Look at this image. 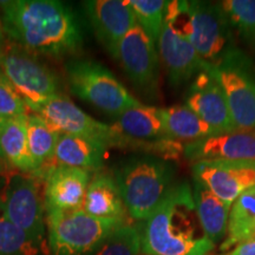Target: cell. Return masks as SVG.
Returning a JSON list of instances; mask_svg holds the SVG:
<instances>
[{"instance_id":"cell-17","label":"cell","mask_w":255,"mask_h":255,"mask_svg":"<svg viewBox=\"0 0 255 255\" xmlns=\"http://www.w3.org/2000/svg\"><path fill=\"white\" fill-rule=\"evenodd\" d=\"M183 152L194 163L218 159H255V129L205 137L188 143Z\"/></svg>"},{"instance_id":"cell-15","label":"cell","mask_w":255,"mask_h":255,"mask_svg":"<svg viewBox=\"0 0 255 255\" xmlns=\"http://www.w3.org/2000/svg\"><path fill=\"white\" fill-rule=\"evenodd\" d=\"M186 105L212 128L214 135L237 130L225 92L208 72L197 73L186 96Z\"/></svg>"},{"instance_id":"cell-28","label":"cell","mask_w":255,"mask_h":255,"mask_svg":"<svg viewBox=\"0 0 255 255\" xmlns=\"http://www.w3.org/2000/svg\"><path fill=\"white\" fill-rule=\"evenodd\" d=\"M136 23L150 37L154 43H157L162 26H163L165 7L164 0H129Z\"/></svg>"},{"instance_id":"cell-1","label":"cell","mask_w":255,"mask_h":255,"mask_svg":"<svg viewBox=\"0 0 255 255\" xmlns=\"http://www.w3.org/2000/svg\"><path fill=\"white\" fill-rule=\"evenodd\" d=\"M5 34L32 55L59 58L77 51L82 34L75 15L56 0L0 1Z\"/></svg>"},{"instance_id":"cell-22","label":"cell","mask_w":255,"mask_h":255,"mask_svg":"<svg viewBox=\"0 0 255 255\" xmlns=\"http://www.w3.org/2000/svg\"><path fill=\"white\" fill-rule=\"evenodd\" d=\"M0 156L20 173H33L27 145V115L0 120Z\"/></svg>"},{"instance_id":"cell-31","label":"cell","mask_w":255,"mask_h":255,"mask_svg":"<svg viewBox=\"0 0 255 255\" xmlns=\"http://www.w3.org/2000/svg\"><path fill=\"white\" fill-rule=\"evenodd\" d=\"M227 255H255V238L238 245Z\"/></svg>"},{"instance_id":"cell-11","label":"cell","mask_w":255,"mask_h":255,"mask_svg":"<svg viewBox=\"0 0 255 255\" xmlns=\"http://www.w3.org/2000/svg\"><path fill=\"white\" fill-rule=\"evenodd\" d=\"M191 19V43L197 55L207 64H215L233 52L231 24L220 4L188 1Z\"/></svg>"},{"instance_id":"cell-10","label":"cell","mask_w":255,"mask_h":255,"mask_svg":"<svg viewBox=\"0 0 255 255\" xmlns=\"http://www.w3.org/2000/svg\"><path fill=\"white\" fill-rule=\"evenodd\" d=\"M39 181L32 174L15 173L7 176L0 189V206L7 219L45 248V207Z\"/></svg>"},{"instance_id":"cell-32","label":"cell","mask_w":255,"mask_h":255,"mask_svg":"<svg viewBox=\"0 0 255 255\" xmlns=\"http://www.w3.org/2000/svg\"><path fill=\"white\" fill-rule=\"evenodd\" d=\"M7 171H8V164L6 163L5 159L0 156V175L7 174Z\"/></svg>"},{"instance_id":"cell-5","label":"cell","mask_w":255,"mask_h":255,"mask_svg":"<svg viewBox=\"0 0 255 255\" xmlns=\"http://www.w3.org/2000/svg\"><path fill=\"white\" fill-rule=\"evenodd\" d=\"M191 19L188 1H168L157 45L169 82L181 85L205 70L206 62L191 43Z\"/></svg>"},{"instance_id":"cell-7","label":"cell","mask_w":255,"mask_h":255,"mask_svg":"<svg viewBox=\"0 0 255 255\" xmlns=\"http://www.w3.org/2000/svg\"><path fill=\"white\" fill-rule=\"evenodd\" d=\"M71 91L104 113L119 116L139 102L100 63L90 59H75L66 64Z\"/></svg>"},{"instance_id":"cell-23","label":"cell","mask_w":255,"mask_h":255,"mask_svg":"<svg viewBox=\"0 0 255 255\" xmlns=\"http://www.w3.org/2000/svg\"><path fill=\"white\" fill-rule=\"evenodd\" d=\"M191 190L201 226L207 237L215 244L221 240L227 232L231 207L214 195L199 178L194 177Z\"/></svg>"},{"instance_id":"cell-12","label":"cell","mask_w":255,"mask_h":255,"mask_svg":"<svg viewBox=\"0 0 255 255\" xmlns=\"http://www.w3.org/2000/svg\"><path fill=\"white\" fill-rule=\"evenodd\" d=\"M194 177L232 207L244 191L255 187V159H218L193 164Z\"/></svg>"},{"instance_id":"cell-21","label":"cell","mask_w":255,"mask_h":255,"mask_svg":"<svg viewBox=\"0 0 255 255\" xmlns=\"http://www.w3.org/2000/svg\"><path fill=\"white\" fill-rule=\"evenodd\" d=\"M105 149L90 139L62 133L56 146L52 168L68 167L97 171L103 165Z\"/></svg>"},{"instance_id":"cell-2","label":"cell","mask_w":255,"mask_h":255,"mask_svg":"<svg viewBox=\"0 0 255 255\" xmlns=\"http://www.w3.org/2000/svg\"><path fill=\"white\" fill-rule=\"evenodd\" d=\"M141 239L144 255H212L215 248L201 226L187 182L171 186L144 220Z\"/></svg>"},{"instance_id":"cell-8","label":"cell","mask_w":255,"mask_h":255,"mask_svg":"<svg viewBox=\"0 0 255 255\" xmlns=\"http://www.w3.org/2000/svg\"><path fill=\"white\" fill-rule=\"evenodd\" d=\"M0 72L26 104L36 111L58 94V79L47 66L21 47L0 49Z\"/></svg>"},{"instance_id":"cell-14","label":"cell","mask_w":255,"mask_h":255,"mask_svg":"<svg viewBox=\"0 0 255 255\" xmlns=\"http://www.w3.org/2000/svg\"><path fill=\"white\" fill-rule=\"evenodd\" d=\"M116 59L136 87L144 90L155 88L158 77V56L155 43L138 24L121 40Z\"/></svg>"},{"instance_id":"cell-4","label":"cell","mask_w":255,"mask_h":255,"mask_svg":"<svg viewBox=\"0 0 255 255\" xmlns=\"http://www.w3.org/2000/svg\"><path fill=\"white\" fill-rule=\"evenodd\" d=\"M36 114L45 119L60 133L83 137L105 148L142 149L158 152L159 155H164L167 150L164 139L144 142L129 138L114 126H108L92 119L65 96H55L41 105Z\"/></svg>"},{"instance_id":"cell-33","label":"cell","mask_w":255,"mask_h":255,"mask_svg":"<svg viewBox=\"0 0 255 255\" xmlns=\"http://www.w3.org/2000/svg\"><path fill=\"white\" fill-rule=\"evenodd\" d=\"M5 38V31H4V26H2V20H1V14H0V44L2 43Z\"/></svg>"},{"instance_id":"cell-13","label":"cell","mask_w":255,"mask_h":255,"mask_svg":"<svg viewBox=\"0 0 255 255\" xmlns=\"http://www.w3.org/2000/svg\"><path fill=\"white\" fill-rule=\"evenodd\" d=\"M83 7L97 39L116 59L121 40L137 24L129 0H89Z\"/></svg>"},{"instance_id":"cell-27","label":"cell","mask_w":255,"mask_h":255,"mask_svg":"<svg viewBox=\"0 0 255 255\" xmlns=\"http://www.w3.org/2000/svg\"><path fill=\"white\" fill-rule=\"evenodd\" d=\"M141 253V231L127 222L116 229L94 255H139Z\"/></svg>"},{"instance_id":"cell-20","label":"cell","mask_w":255,"mask_h":255,"mask_svg":"<svg viewBox=\"0 0 255 255\" xmlns=\"http://www.w3.org/2000/svg\"><path fill=\"white\" fill-rule=\"evenodd\" d=\"M114 127L124 136L136 141L168 139L164 128L163 109L139 103L117 116Z\"/></svg>"},{"instance_id":"cell-6","label":"cell","mask_w":255,"mask_h":255,"mask_svg":"<svg viewBox=\"0 0 255 255\" xmlns=\"http://www.w3.org/2000/svg\"><path fill=\"white\" fill-rule=\"evenodd\" d=\"M126 220L101 219L83 209L46 213L49 248L52 255H88L103 242Z\"/></svg>"},{"instance_id":"cell-19","label":"cell","mask_w":255,"mask_h":255,"mask_svg":"<svg viewBox=\"0 0 255 255\" xmlns=\"http://www.w3.org/2000/svg\"><path fill=\"white\" fill-rule=\"evenodd\" d=\"M60 133L45 119L38 114L27 115V145L33 165V175L43 180L45 174L52 169L57 143Z\"/></svg>"},{"instance_id":"cell-3","label":"cell","mask_w":255,"mask_h":255,"mask_svg":"<svg viewBox=\"0 0 255 255\" xmlns=\"http://www.w3.org/2000/svg\"><path fill=\"white\" fill-rule=\"evenodd\" d=\"M174 170L156 157H137L123 163L115 174L127 213L144 221L171 188Z\"/></svg>"},{"instance_id":"cell-24","label":"cell","mask_w":255,"mask_h":255,"mask_svg":"<svg viewBox=\"0 0 255 255\" xmlns=\"http://www.w3.org/2000/svg\"><path fill=\"white\" fill-rule=\"evenodd\" d=\"M227 232L220 247L222 252L255 238V187L244 191L232 205Z\"/></svg>"},{"instance_id":"cell-26","label":"cell","mask_w":255,"mask_h":255,"mask_svg":"<svg viewBox=\"0 0 255 255\" xmlns=\"http://www.w3.org/2000/svg\"><path fill=\"white\" fill-rule=\"evenodd\" d=\"M44 250L9 221L0 206V255H38Z\"/></svg>"},{"instance_id":"cell-25","label":"cell","mask_w":255,"mask_h":255,"mask_svg":"<svg viewBox=\"0 0 255 255\" xmlns=\"http://www.w3.org/2000/svg\"><path fill=\"white\" fill-rule=\"evenodd\" d=\"M165 133L171 141L194 142L213 136L212 128L187 105H173L163 109Z\"/></svg>"},{"instance_id":"cell-18","label":"cell","mask_w":255,"mask_h":255,"mask_svg":"<svg viewBox=\"0 0 255 255\" xmlns=\"http://www.w3.org/2000/svg\"><path fill=\"white\" fill-rule=\"evenodd\" d=\"M82 209L95 218L126 220L127 209L114 175L98 171L91 177Z\"/></svg>"},{"instance_id":"cell-30","label":"cell","mask_w":255,"mask_h":255,"mask_svg":"<svg viewBox=\"0 0 255 255\" xmlns=\"http://www.w3.org/2000/svg\"><path fill=\"white\" fill-rule=\"evenodd\" d=\"M27 107L12 87L8 79L0 72V120L14 119L27 115Z\"/></svg>"},{"instance_id":"cell-29","label":"cell","mask_w":255,"mask_h":255,"mask_svg":"<svg viewBox=\"0 0 255 255\" xmlns=\"http://www.w3.org/2000/svg\"><path fill=\"white\" fill-rule=\"evenodd\" d=\"M220 6L231 26L245 39L255 43V0H225Z\"/></svg>"},{"instance_id":"cell-9","label":"cell","mask_w":255,"mask_h":255,"mask_svg":"<svg viewBox=\"0 0 255 255\" xmlns=\"http://www.w3.org/2000/svg\"><path fill=\"white\" fill-rule=\"evenodd\" d=\"M210 73L225 92L237 130L255 129V77L240 51L234 50L215 64H207Z\"/></svg>"},{"instance_id":"cell-16","label":"cell","mask_w":255,"mask_h":255,"mask_svg":"<svg viewBox=\"0 0 255 255\" xmlns=\"http://www.w3.org/2000/svg\"><path fill=\"white\" fill-rule=\"evenodd\" d=\"M91 171L79 168L55 167L43 177L45 212H69L83 208Z\"/></svg>"}]
</instances>
